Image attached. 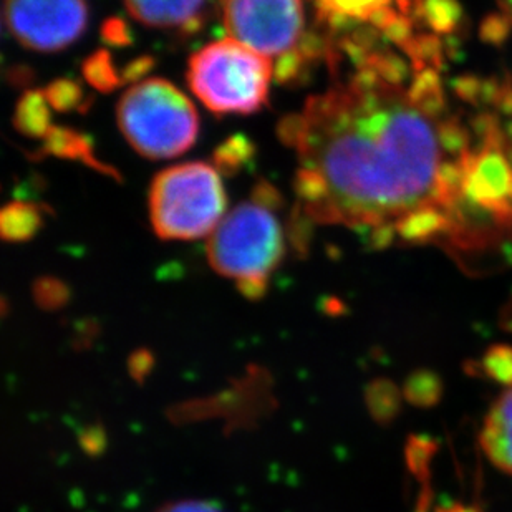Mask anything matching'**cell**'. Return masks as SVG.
Listing matches in <instances>:
<instances>
[{
    "label": "cell",
    "instance_id": "cell-14",
    "mask_svg": "<svg viewBox=\"0 0 512 512\" xmlns=\"http://www.w3.org/2000/svg\"><path fill=\"white\" fill-rule=\"evenodd\" d=\"M406 400L416 406L435 405L441 397V383L435 373L416 372L405 383Z\"/></svg>",
    "mask_w": 512,
    "mask_h": 512
},
{
    "label": "cell",
    "instance_id": "cell-18",
    "mask_svg": "<svg viewBox=\"0 0 512 512\" xmlns=\"http://www.w3.org/2000/svg\"><path fill=\"white\" fill-rule=\"evenodd\" d=\"M160 512H221L214 504L199 503V501H184V503L170 504Z\"/></svg>",
    "mask_w": 512,
    "mask_h": 512
},
{
    "label": "cell",
    "instance_id": "cell-17",
    "mask_svg": "<svg viewBox=\"0 0 512 512\" xmlns=\"http://www.w3.org/2000/svg\"><path fill=\"white\" fill-rule=\"evenodd\" d=\"M45 97L58 110H70L80 102V90L72 82H57L50 85Z\"/></svg>",
    "mask_w": 512,
    "mask_h": 512
},
{
    "label": "cell",
    "instance_id": "cell-16",
    "mask_svg": "<svg viewBox=\"0 0 512 512\" xmlns=\"http://www.w3.org/2000/svg\"><path fill=\"white\" fill-rule=\"evenodd\" d=\"M249 155H251V145L242 138H232L218 151L216 163L223 170H236L237 166L241 165V161L246 160Z\"/></svg>",
    "mask_w": 512,
    "mask_h": 512
},
{
    "label": "cell",
    "instance_id": "cell-19",
    "mask_svg": "<svg viewBox=\"0 0 512 512\" xmlns=\"http://www.w3.org/2000/svg\"><path fill=\"white\" fill-rule=\"evenodd\" d=\"M499 12L503 15V20L508 25H512V0H496Z\"/></svg>",
    "mask_w": 512,
    "mask_h": 512
},
{
    "label": "cell",
    "instance_id": "cell-5",
    "mask_svg": "<svg viewBox=\"0 0 512 512\" xmlns=\"http://www.w3.org/2000/svg\"><path fill=\"white\" fill-rule=\"evenodd\" d=\"M226 194L218 170L186 163L161 171L150 189V218L161 239L193 241L223 221Z\"/></svg>",
    "mask_w": 512,
    "mask_h": 512
},
{
    "label": "cell",
    "instance_id": "cell-15",
    "mask_svg": "<svg viewBox=\"0 0 512 512\" xmlns=\"http://www.w3.org/2000/svg\"><path fill=\"white\" fill-rule=\"evenodd\" d=\"M85 75H87L88 82L100 88V90H110L118 83V78L113 73L112 63L108 60V55L103 54V52L93 55L85 63Z\"/></svg>",
    "mask_w": 512,
    "mask_h": 512
},
{
    "label": "cell",
    "instance_id": "cell-4",
    "mask_svg": "<svg viewBox=\"0 0 512 512\" xmlns=\"http://www.w3.org/2000/svg\"><path fill=\"white\" fill-rule=\"evenodd\" d=\"M272 60L236 40L214 42L189 58L188 85L218 115H251L269 97Z\"/></svg>",
    "mask_w": 512,
    "mask_h": 512
},
{
    "label": "cell",
    "instance_id": "cell-10",
    "mask_svg": "<svg viewBox=\"0 0 512 512\" xmlns=\"http://www.w3.org/2000/svg\"><path fill=\"white\" fill-rule=\"evenodd\" d=\"M133 19L153 29L188 30L196 27L206 0H123Z\"/></svg>",
    "mask_w": 512,
    "mask_h": 512
},
{
    "label": "cell",
    "instance_id": "cell-2",
    "mask_svg": "<svg viewBox=\"0 0 512 512\" xmlns=\"http://www.w3.org/2000/svg\"><path fill=\"white\" fill-rule=\"evenodd\" d=\"M277 203L276 191L261 184L254 198L226 214L209 237V264L221 276L236 279L251 299L264 294L267 277L284 256L281 221L274 213Z\"/></svg>",
    "mask_w": 512,
    "mask_h": 512
},
{
    "label": "cell",
    "instance_id": "cell-6",
    "mask_svg": "<svg viewBox=\"0 0 512 512\" xmlns=\"http://www.w3.org/2000/svg\"><path fill=\"white\" fill-rule=\"evenodd\" d=\"M319 17L329 27L360 25L403 47L426 37H450L455 29L453 0H315Z\"/></svg>",
    "mask_w": 512,
    "mask_h": 512
},
{
    "label": "cell",
    "instance_id": "cell-11",
    "mask_svg": "<svg viewBox=\"0 0 512 512\" xmlns=\"http://www.w3.org/2000/svg\"><path fill=\"white\" fill-rule=\"evenodd\" d=\"M2 234L10 241H24L34 236L40 228V211L37 206L25 203H14L2 211Z\"/></svg>",
    "mask_w": 512,
    "mask_h": 512
},
{
    "label": "cell",
    "instance_id": "cell-1",
    "mask_svg": "<svg viewBox=\"0 0 512 512\" xmlns=\"http://www.w3.org/2000/svg\"><path fill=\"white\" fill-rule=\"evenodd\" d=\"M446 52L343 40L348 67L281 135L305 218L491 271L512 257V78L451 75Z\"/></svg>",
    "mask_w": 512,
    "mask_h": 512
},
{
    "label": "cell",
    "instance_id": "cell-3",
    "mask_svg": "<svg viewBox=\"0 0 512 512\" xmlns=\"http://www.w3.org/2000/svg\"><path fill=\"white\" fill-rule=\"evenodd\" d=\"M118 125L128 143L151 160L183 155L199 131L191 100L163 78H148L125 92L118 103Z\"/></svg>",
    "mask_w": 512,
    "mask_h": 512
},
{
    "label": "cell",
    "instance_id": "cell-7",
    "mask_svg": "<svg viewBox=\"0 0 512 512\" xmlns=\"http://www.w3.org/2000/svg\"><path fill=\"white\" fill-rule=\"evenodd\" d=\"M229 39L267 58L294 54L304 35L302 0H221Z\"/></svg>",
    "mask_w": 512,
    "mask_h": 512
},
{
    "label": "cell",
    "instance_id": "cell-13",
    "mask_svg": "<svg viewBox=\"0 0 512 512\" xmlns=\"http://www.w3.org/2000/svg\"><path fill=\"white\" fill-rule=\"evenodd\" d=\"M481 372L493 382L504 387H512V347L511 345H493L481 358Z\"/></svg>",
    "mask_w": 512,
    "mask_h": 512
},
{
    "label": "cell",
    "instance_id": "cell-12",
    "mask_svg": "<svg viewBox=\"0 0 512 512\" xmlns=\"http://www.w3.org/2000/svg\"><path fill=\"white\" fill-rule=\"evenodd\" d=\"M15 123L27 135H42L49 125V113L45 108L44 97L39 93H27L19 103Z\"/></svg>",
    "mask_w": 512,
    "mask_h": 512
},
{
    "label": "cell",
    "instance_id": "cell-20",
    "mask_svg": "<svg viewBox=\"0 0 512 512\" xmlns=\"http://www.w3.org/2000/svg\"><path fill=\"white\" fill-rule=\"evenodd\" d=\"M438 512H479L476 508L471 506H464V504H451L448 508L440 509Z\"/></svg>",
    "mask_w": 512,
    "mask_h": 512
},
{
    "label": "cell",
    "instance_id": "cell-8",
    "mask_svg": "<svg viewBox=\"0 0 512 512\" xmlns=\"http://www.w3.org/2000/svg\"><path fill=\"white\" fill-rule=\"evenodd\" d=\"M4 22L14 39L35 52L67 49L85 32V0H5Z\"/></svg>",
    "mask_w": 512,
    "mask_h": 512
},
{
    "label": "cell",
    "instance_id": "cell-9",
    "mask_svg": "<svg viewBox=\"0 0 512 512\" xmlns=\"http://www.w3.org/2000/svg\"><path fill=\"white\" fill-rule=\"evenodd\" d=\"M479 446L494 468L512 476V387L501 393L484 416Z\"/></svg>",
    "mask_w": 512,
    "mask_h": 512
}]
</instances>
